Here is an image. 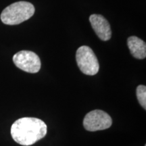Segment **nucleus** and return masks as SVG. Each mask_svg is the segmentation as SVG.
<instances>
[{
	"mask_svg": "<svg viewBox=\"0 0 146 146\" xmlns=\"http://www.w3.org/2000/svg\"><path fill=\"white\" fill-rule=\"evenodd\" d=\"M47 134V125L36 118L25 117L16 120L11 127V135L22 145H33Z\"/></svg>",
	"mask_w": 146,
	"mask_h": 146,
	"instance_id": "f257e3e1",
	"label": "nucleus"
},
{
	"mask_svg": "<svg viewBox=\"0 0 146 146\" xmlns=\"http://www.w3.org/2000/svg\"><path fill=\"white\" fill-rule=\"evenodd\" d=\"M35 13V7L27 1H18L8 5L2 11L1 20L8 25H19L31 18Z\"/></svg>",
	"mask_w": 146,
	"mask_h": 146,
	"instance_id": "f03ea898",
	"label": "nucleus"
},
{
	"mask_svg": "<svg viewBox=\"0 0 146 146\" xmlns=\"http://www.w3.org/2000/svg\"><path fill=\"white\" fill-rule=\"evenodd\" d=\"M76 60L81 72L87 75L93 76L98 72L100 65L94 51L88 46L80 47L76 51Z\"/></svg>",
	"mask_w": 146,
	"mask_h": 146,
	"instance_id": "7ed1b4c3",
	"label": "nucleus"
},
{
	"mask_svg": "<svg viewBox=\"0 0 146 146\" xmlns=\"http://www.w3.org/2000/svg\"><path fill=\"white\" fill-rule=\"evenodd\" d=\"M112 124L110 116L106 112L96 110L87 114L83 120V126L87 131H98L108 129Z\"/></svg>",
	"mask_w": 146,
	"mask_h": 146,
	"instance_id": "20e7f679",
	"label": "nucleus"
},
{
	"mask_svg": "<svg viewBox=\"0 0 146 146\" xmlns=\"http://www.w3.org/2000/svg\"><path fill=\"white\" fill-rule=\"evenodd\" d=\"M13 62L18 68L29 73H36L41 68V60L35 53L23 50L13 56Z\"/></svg>",
	"mask_w": 146,
	"mask_h": 146,
	"instance_id": "39448f33",
	"label": "nucleus"
},
{
	"mask_svg": "<svg viewBox=\"0 0 146 146\" xmlns=\"http://www.w3.org/2000/svg\"><path fill=\"white\" fill-rule=\"evenodd\" d=\"M89 21L98 37L102 41H108L112 36L110 25L103 16L92 14L89 17Z\"/></svg>",
	"mask_w": 146,
	"mask_h": 146,
	"instance_id": "423d86ee",
	"label": "nucleus"
},
{
	"mask_svg": "<svg viewBox=\"0 0 146 146\" xmlns=\"http://www.w3.org/2000/svg\"><path fill=\"white\" fill-rule=\"evenodd\" d=\"M127 44L133 57L140 60L146 57V44L143 40L132 36L128 39Z\"/></svg>",
	"mask_w": 146,
	"mask_h": 146,
	"instance_id": "0eeeda50",
	"label": "nucleus"
},
{
	"mask_svg": "<svg viewBox=\"0 0 146 146\" xmlns=\"http://www.w3.org/2000/svg\"><path fill=\"white\" fill-rule=\"evenodd\" d=\"M137 98L139 104L144 109H146V87L145 85H139L137 87Z\"/></svg>",
	"mask_w": 146,
	"mask_h": 146,
	"instance_id": "6e6552de",
	"label": "nucleus"
}]
</instances>
